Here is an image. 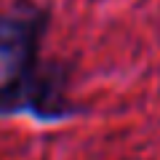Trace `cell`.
<instances>
[{"label": "cell", "mask_w": 160, "mask_h": 160, "mask_svg": "<svg viewBox=\"0 0 160 160\" xmlns=\"http://www.w3.org/2000/svg\"><path fill=\"white\" fill-rule=\"evenodd\" d=\"M46 29L48 11L35 0L0 8V115L59 118L69 112L67 72L43 59Z\"/></svg>", "instance_id": "cell-1"}]
</instances>
